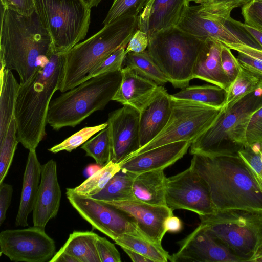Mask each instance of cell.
<instances>
[{"label":"cell","instance_id":"24","mask_svg":"<svg viewBox=\"0 0 262 262\" xmlns=\"http://www.w3.org/2000/svg\"><path fill=\"white\" fill-rule=\"evenodd\" d=\"M42 165L36 150H30L23 180L20 203L15 225L16 227L28 225V217L33 211L41 179Z\"/></svg>","mask_w":262,"mask_h":262},{"label":"cell","instance_id":"40","mask_svg":"<svg viewBox=\"0 0 262 262\" xmlns=\"http://www.w3.org/2000/svg\"><path fill=\"white\" fill-rule=\"evenodd\" d=\"M238 154L248 167L257 185L262 192V160L260 153H256L249 145H245Z\"/></svg>","mask_w":262,"mask_h":262},{"label":"cell","instance_id":"20","mask_svg":"<svg viewBox=\"0 0 262 262\" xmlns=\"http://www.w3.org/2000/svg\"><path fill=\"white\" fill-rule=\"evenodd\" d=\"M190 141L173 142L149 149L120 163L121 168L139 174L156 169H164L174 164L187 152Z\"/></svg>","mask_w":262,"mask_h":262},{"label":"cell","instance_id":"56","mask_svg":"<svg viewBox=\"0 0 262 262\" xmlns=\"http://www.w3.org/2000/svg\"><path fill=\"white\" fill-rule=\"evenodd\" d=\"M260 156H261V160H262V150L261 151Z\"/></svg>","mask_w":262,"mask_h":262},{"label":"cell","instance_id":"5","mask_svg":"<svg viewBox=\"0 0 262 262\" xmlns=\"http://www.w3.org/2000/svg\"><path fill=\"white\" fill-rule=\"evenodd\" d=\"M122 80L121 70L93 77L51 100L47 122L55 130L74 127L113 100Z\"/></svg>","mask_w":262,"mask_h":262},{"label":"cell","instance_id":"49","mask_svg":"<svg viewBox=\"0 0 262 262\" xmlns=\"http://www.w3.org/2000/svg\"><path fill=\"white\" fill-rule=\"evenodd\" d=\"M234 24L244 30L246 34L255 40L262 47V31L254 28L245 23L235 20L232 18Z\"/></svg>","mask_w":262,"mask_h":262},{"label":"cell","instance_id":"51","mask_svg":"<svg viewBox=\"0 0 262 262\" xmlns=\"http://www.w3.org/2000/svg\"><path fill=\"white\" fill-rule=\"evenodd\" d=\"M165 227L167 232L172 233L179 232L182 229V222L180 219L173 214L168 217L166 219Z\"/></svg>","mask_w":262,"mask_h":262},{"label":"cell","instance_id":"15","mask_svg":"<svg viewBox=\"0 0 262 262\" xmlns=\"http://www.w3.org/2000/svg\"><path fill=\"white\" fill-rule=\"evenodd\" d=\"M139 111L124 105L108 115L111 161L120 163L140 148Z\"/></svg>","mask_w":262,"mask_h":262},{"label":"cell","instance_id":"6","mask_svg":"<svg viewBox=\"0 0 262 262\" xmlns=\"http://www.w3.org/2000/svg\"><path fill=\"white\" fill-rule=\"evenodd\" d=\"M262 106V88L224 106L213 124L190 146L191 155L237 154L246 145L245 132L251 115Z\"/></svg>","mask_w":262,"mask_h":262},{"label":"cell","instance_id":"54","mask_svg":"<svg viewBox=\"0 0 262 262\" xmlns=\"http://www.w3.org/2000/svg\"><path fill=\"white\" fill-rule=\"evenodd\" d=\"M85 4L91 9L94 7H96L102 0H82Z\"/></svg>","mask_w":262,"mask_h":262},{"label":"cell","instance_id":"21","mask_svg":"<svg viewBox=\"0 0 262 262\" xmlns=\"http://www.w3.org/2000/svg\"><path fill=\"white\" fill-rule=\"evenodd\" d=\"M171 98L159 85L148 103L139 111L140 148L156 138L167 124L171 113Z\"/></svg>","mask_w":262,"mask_h":262},{"label":"cell","instance_id":"27","mask_svg":"<svg viewBox=\"0 0 262 262\" xmlns=\"http://www.w3.org/2000/svg\"><path fill=\"white\" fill-rule=\"evenodd\" d=\"M98 235L92 231H74L59 251L75 257L79 262H101L96 244Z\"/></svg>","mask_w":262,"mask_h":262},{"label":"cell","instance_id":"11","mask_svg":"<svg viewBox=\"0 0 262 262\" xmlns=\"http://www.w3.org/2000/svg\"><path fill=\"white\" fill-rule=\"evenodd\" d=\"M66 195L83 219L113 240L124 234L147 239L139 230L134 219L121 210L92 196L80 195L73 188H68Z\"/></svg>","mask_w":262,"mask_h":262},{"label":"cell","instance_id":"36","mask_svg":"<svg viewBox=\"0 0 262 262\" xmlns=\"http://www.w3.org/2000/svg\"><path fill=\"white\" fill-rule=\"evenodd\" d=\"M149 0H113L103 21L104 26L117 20L138 16Z\"/></svg>","mask_w":262,"mask_h":262},{"label":"cell","instance_id":"28","mask_svg":"<svg viewBox=\"0 0 262 262\" xmlns=\"http://www.w3.org/2000/svg\"><path fill=\"white\" fill-rule=\"evenodd\" d=\"M227 96L226 90L215 85L188 86L170 95L173 99L196 102L216 108L225 106Z\"/></svg>","mask_w":262,"mask_h":262},{"label":"cell","instance_id":"18","mask_svg":"<svg viewBox=\"0 0 262 262\" xmlns=\"http://www.w3.org/2000/svg\"><path fill=\"white\" fill-rule=\"evenodd\" d=\"M57 163L53 159L42 165L41 179L33 210L34 226L45 228L58 212L61 190L57 177Z\"/></svg>","mask_w":262,"mask_h":262},{"label":"cell","instance_id":"19","mask_svg":"<svg viewBox=\"0 0 262 262\" xmlns=\"http://www.w3.org/2000/svg\"><path fill=\"white\" fill-rule=\"evenodd\" d=\"M189 3V0H149L138 16V28L149 37L177 27Z\"/></svg>","mask_w":262,"mask_h":262},{"label":"cell","instance_id":"34","mask_svg":"<svg viewBox=\"0 0 262 262\" xmlns=\"http://www.w3.org/2000/svg\"><path fill=\"white\" fill-rule=\"evenodd\" d=\"M86 156L93 158L102 167L111 161V147L108 126L81 146Z\"/></svg>","mask_w":262,"mask_h":262},{"label":"cell","instance_id":"22","mask_svg":"<svg viewBox=\"0 0 262 262\" xmlns=\"http://www.w3.org/2000/svg\"><path fill=\"white\" fill-rule=\"evenodd\" d=\"M222 43L213 38H209L204 41L195 63L193 77L228 91L231 83L222 66Z\"/></svg>","mask_w":262,"mask_h":262},{"label":"cell","instance_id":"35","mask_svg":"<svg viewBox=\"0 0 262 262\" xmlns=\"http://www.w3.org/2000/svg\"><path fill=\"white\" fill-rule=\"evenodd\" d=\"M18 143L14 117L4 139L0 142V184L3 182L7 175Z\"/></svg>","mask_w":262,"mask_h":262},{"label":"cell","instance_id":"14","mask_svg":"<svg viewBox=\"0 0 262 262\" xmlns=\"http://www.w3.org/2000/svg\"><path fill=\"white\" fill-rule=\"evenodd\" d=\"M229 19L205 10L201 5H189L177 27L202 41L215 39L226 46L246 45L248 41L227 27Z\"/></svg>","mask_w":262,"mask_h":262},{"label":"cell","instance_id":"47","mask_svg":"<svg viewBox=\"0 0 262 262\" xmlns=\"http://www.w3.org/2000/svg\"><path fill=\"white\" fill-rule=\"evenodd\" d=\"M1 6L26 15L35 10L34 0H1Z\"/></svg>","mask_w":262,"mask_h":262},{"label":"cell","instance_id":"3","mask_svg":"<svg viewBox=\"0 0 262 262\" xmlns=\"http://www.w3.org/2000/svg\"><path fill=\"white\" fill-rule=\"evenodd\" d=\"M65 54L54 52L30 82L20 84L14 118L19 142L29 151L36 150L46 135L49 107L52 96L59 90Z\"/></svg>","mask_w":262,"mask_h":262},{"label":"cell","instance_id":"42","mask_svg":"<svg viewBox=\"0 0 262 262\" xmlns=\"http://www.w3.org/2000/svg\"><path fill=\"white\" fill-rule=\"evenodd\" d=\"M245 145L262 143V106L250 117L245 132Z\"/></svg>","mask_w":262,"mask_h":262},{"label":"cell","instance_id":"38","mask_svg":"<svg viewBox=\"0 0 262 262\" xmlns=\"http://www.w3.org/2000/svg\"><path fill=\"white\" fill-rule=\"evenodd\" d=\"M201 5L206 10L227 19L233 9L242 7L251 0H189Z\"/></svg>","mask_w":262,"mask_h":262},{"label":"cell","instance_id":"12","mask_svg":"<svg viewBox=\"0 0 262 262\" xmlns=\"http://www.w3.org/2000/svg\"><path fill=\"white\" fill-rule=\"evenodd\" d=\"M45 228L35 226L7 229L0 233V254L12 261L47 262L55 255L54 241Z\"/></svg>","mask_w":262,"mask_h":262},{"label":"cell","instance_id":"29","mask_svg":"<svg viewBox=\"0 0 262 262\" xmlns=\"http://www.w3.org/2000/svg\"><path fill=\"white\" fill-rule=\"evenodd\" d=\"M136 175L121 169L110 179L100 192L92 197L105 202L135 199L133 185Z\"/></svg>","mask_w":262,"mask_h":262},{"label":"cell","instance_id":"1","mask_svg":"<svg viewBox=\"0 0 262 262\" xmlns=\"http://www.w3.org/2000/svg\"><path fill=\"white\" fill-rule=\"evenodd\" d=\"M190 166L206 183L217 211L262 213V192L238 154H194Z\"/></svg>","mask_w":262,"mask_h":262},{"label":"cell","instance_id":"8","mask_svg":"<svg viewBox=\"0 0 262 262\" xmlns=\"http://www.w3.org/2000/svg\"><path fill=\"white\" fill-rule=\"evenodd\" d=\"M200 224L241 261H251L262 249V213L239 210L200 215Z\"/></svg>","mask_w":262,"mask_h":262},{"label":"cell","instance_id":"44","mask_svg":"<svg viewBox=\"0 0 262 262\" xmlns=\"http://www.w3.org/2000/svg\"><path fill=\"white\" fill-rule=\"evenodd\" d=\"M96 247L101 262H120V254L114 244L106 238L97 236Z\"/></svg>","mask_w":262,"mask_h":262},{"label":"cell","instance_id":"10","mask_svg":"<svg viewBox=\"0 0 262 262\" xmlns=\"http://www.w3.org/2000/svg\"><path fill=\"white\" fill-rule=\"evenodd\" d=\"M171 99V113L164 128L153 140L127 159L165 144L184 141L192 142L213 124L223 108Z\"/></svg>","mask_w":262,"mask_h":262},{"label":"cell","instance_id":"4","mask_svg":"<svg viewBox=\"0 0 262 262\" xmlns=\"http://www.w3.org/2000/svg\"><path fill=\"white\" fill-rule=\"evenodd\" d=\"M138 16L132 17L105 25L67 52L59 90L63 93L79 85L107 56L119 48L126 47L138 29Z\"/></svg>","mask_w":262,"mask_h":262},{"label":"cell","instance_id":"33","mask_svg":"<svg viewBox=\"0 0 262 262\" xmlns=\"http://www.w3.org/2000/svg\"><path fill=\"white\" fill-rule=\"evenodd\" d=\"M121 169L120 163L111 161L91 175L80 185L73 188V190L80 195H95L100 192L110 179Z\"/></svg>","mask_w":262,"mask_h":262},{"label":"cell","instance_id":"52","mask_svg":"<svg viewBox=\"0 0 262 262\" xmlns=\"http://www.w3.org/2000/svg\"><path fill=\"white\" fill-rule=\"evenodd\" d=\"M50 262H79L75 257L63 252L58 251Z\"/></svg>","mask_w":262,"mask_h":262},{"label":"cell","instance_id":"39","mask_svg":"<svg viewBox=\"0 0 262 262\" xmlns=\"http://www.w3.org/2000/svg\"><path fill=\"white\" fill-rule=\"evenodd\" d=\"M126 47H122L115 51L96 66L85 80L104 73L121 71L125 58Z\"/></svg>","mask_w":262,"mask_h":262},{"label":"cell","instance_id":"43","mask_svg":"<svg viewBox=\"0 0 262 262\" xmlns=\"http://www.w3.org/2000/svg\"><path fill=\"white\" fill-rule=\"evenodd\" d=\"M221 60L223 69L232 83L237 77L241 64L231 51V49L222 43Z\"/></svg>","mask_w":262,"mask_h":262},{"label":"cell","instance_id":"46","mask_svg":"<svg viewBox=\"0 0 262 262\" xmlns=\"http://www.w3.org/2000/svg\"><path fill=\"white\" fill-rule=\"evenodd\" d=\"M13 186L5 183L0 184V225L5 222L13 194Z\"/></svg>","mask_w":262,"mask_h":262},{"label":"cell","instance_id":"31","mask_svg":"<svg viewBox=\"0 0 262 262\" xmlns=\"http://www.w3.org/2000/svg\"><path fill=\"white\" fill-rule=\"evenodd\" d=\"M262 88V74L241 64L240 72L227 91L224 106L232 105L239 99Z\"/></svg>","mask_w":262,"mask_h":262},{"label":"cell","instance_id":"53","mask_svg":"<svg viewBox=\"0 0 262 262\" xmlns=\"http://www.w3.org/2000/svg\"><path fill=\"white\" fill-rule=\"evenodd\" d=\"M121 248L134 262L151 261L150 259L133 250L123 247H122Z\"/></svg>","mask_w":262,"mask_h":262},{"label":"cell","instance_id":"32","mask_svg":"<svg viewBox=\"0 0 262 262\" xmlns=\"http://www.w3.org/2000/svg\"><path fill=\"white\" fill-rule=\"evenodd\" d=\"M123 64L139 75L153 81L158 85H163L168 82L147 50L141 53H128Z\"/></svg>","mask_w":262,"mask_h":262},{"label":"cell","instance_id":"26","mask_svg":"<svg viewBox=\"0 0 262 262\" xmlns=\"http://www.w3.org/2000/svg\"><path fill=\"white\" fill-rule=\"evenodd\" d=\"M0 142L4 139L10 123L14 117V111L19 83L11 70L1 68L0 71Z\"/></svg>","mask_w":262,"mask_h":262},{"label":"cell","instance_id":"25","mask_svg":"<svg viewBox=\"0 0 262 262\" xmlns=\"http://www.w3.org/2000/svg\"><path fill=\"white\" fill-rule=\"evenodd\" d=\"M164 169H156L137 174L133 185L135 198L158 206H167L166 202L167 177Z\"/></svg>","mask_w":262,"mask_h":262},{"label":"cell","instance_id":"45","mask_svg":"<svg viewBox=\"0 0 262 262\" xmlns=\"http://www.w3.org/2000/svg\"><path fill=\"white\" fill-rule=\"evenodd\" d=\"M148 43V35L138 29L130 38L125 52L126 54L129 52L141 53L147 50Z\"/></svg>","mask_w":262,"mask_h":262},{"label":"cell","instance_id":"23","mask_svg":"<svg viewBox=\"0 0 262 262\" xmlns=\"http://www.w3.org/2000/svg\"><path fill=\"white\" fill-rule=\"evenodd\" d=\"M120 85L113 100L140 111L151 99L158 85L127 67L121 69Z\"/></svg>","mask_w":262,"mask_h":262},{"label":"cell","instance_id":"50","mask_svg":"<svg viewBox=\"0 0 262 262\" xmlns=\"http://www.w3.org/2000/svg\"><path fill=\"white\" fill-rule=\"evenodd\" d=\"M230 49L240 52L262 60V50L253 48L246 45L227 46Z\"/></svg>","mask_w":262,"mask_h":262},{"label":"cell","instance_id":"9","mask_svg":"<svg viewBox=\"0 0 262 262\" xmlns=\"http://www.w3.org/2000/svg\"><path fill=\"white\" fill-rule=\"evenodd\" d=\"M34 7L51 36L54 52L66 53L85 38L91 8L82 0H34Z\"/></svg>","mask_w":262,"mask_h":262},{"label":"cell","instance_id":"2","mask_svg":"<svg viewBox=\"0 0 262 262\" xmlns=\"http://www.w3.org/2000/svg\"><path fill=\"white\" fill-rule=\"evenodd\" d=\"M53 52L51 36L35 10L26 15L1 6V68L16 71L20 84H25Z\"/></svg>","mask_w":262,"mask_h":262},{"label":"cell","instance_id":"41","mask_svg":"<svg viewBox=\"0 0 262 262\" xmlns=\"http://www.w3.org/2000/svg\"><path fill=\"white\" fill-rule=\"evenodd\" d=\"M241 11L245 24L262 31V0H251Z\"/></svg>","mask_w":262,"mask_h":262},{"label":"cell","instance_id":"13","mask_svg":"<svg viewBox=\"0 0 262 262\" xmlns=\"http://www.w3.org/2000/svg\"><path fill=\"white\" fill-rule=\"evenodd\" d=\"M166 202L173 210H187L199 216L214 214L217 211L206 183L190 166L167 178Z\"/></svg>","mask_w":262,"mask_h":262},{"label":"cell","instance_id":"7","mask_svg":"<svg viewBox=\"0 0 262 262\" xmlns=\"http://www.w3.org/2000/svg\"><path fill=\"white\" fill-rule=\"evenodd\" d=\"M148 38L147 51L168 82L177 88L188 86L204 41L177 27Z\"/></svg>","mask_w":262,"mask_h":262},{"label":"cell","instance_id":"16","mask_svg":"<svg viewBox=\"0 0 262 262\" xmlns=\"http://www.w3.org/2000/svg\"><path fill=\"white\" fill-rule=\"evenodd\" d=\"M178 244V251L170 256L171 262L241 261L201 224Z\"/></svg>","mask_w":262,"mask_h":262},{"label":"cell","instance_id":"37","mask_svg":"<svg viewBox=\"0 0 262 262\" xmlns=\"http://www.w3.org/2000/svg\"><path fill=\"white\" fill-rule=\"evenodd\" d=\"M107 126L108 124L106 122L93 126L85 127L48 150L54 154L63 150L71 152Z\"/></svg>","mask_w":262,"mask_h":262},{"label":"cell","instance_id":"48","mask_svg":"<svg viewBox=\"0 0 262 262\" xmlns=\"http://www.w3.org/2000/svg\"><path fill=\"white\" fill-rule=\"evenodd\" d=\"M237 52V58L242 66L262 74V60L243 53Z\"/></svg>","mask_w":262,"mask_h":262},{"label":"cell","instance_id":"17","mask_svg":"<svg viewBox=\"0 0 262 262\" xmlns=\"http://www.w3.org/2000/svg\"><path fill=\"white\" fill-rule=\"evenodd\" d=\"M105 202L132 216L139 230L147 239L162 245V239L167 232L165 221L168 217L173 214L172 209L167 206L154 205L136 199Z\"/></svg>","mask_w":262,"mask_h":262},{"label":"cell","instance_id":"55","mask_svg":"<svg viewBox=\"0 0 262 262\" xmlns=\"http://www.w3.org/2000/svg\"><path fill=\"white\" fill-rule=\"evenodd\" d=\"M251 261L262 262V249L256 253Z\"/></svg>","mask_w":262,"mask_h":262},{"label":"cell","instance_id":"30","mask_svg":"<svg viewBox=\"0 0 262 262\" xmlns=\"http://www.w3.org/2000/svg\"><path fill=\"white\" fill-rule=\"evenodd\" d=\"M114 241L121 247L133 250L150 259L152 262H167L169 259L170 255L162 245L146 238L124 234Z\"/></svg>","mask_w":262,"mask_h":262}]
</instances>
